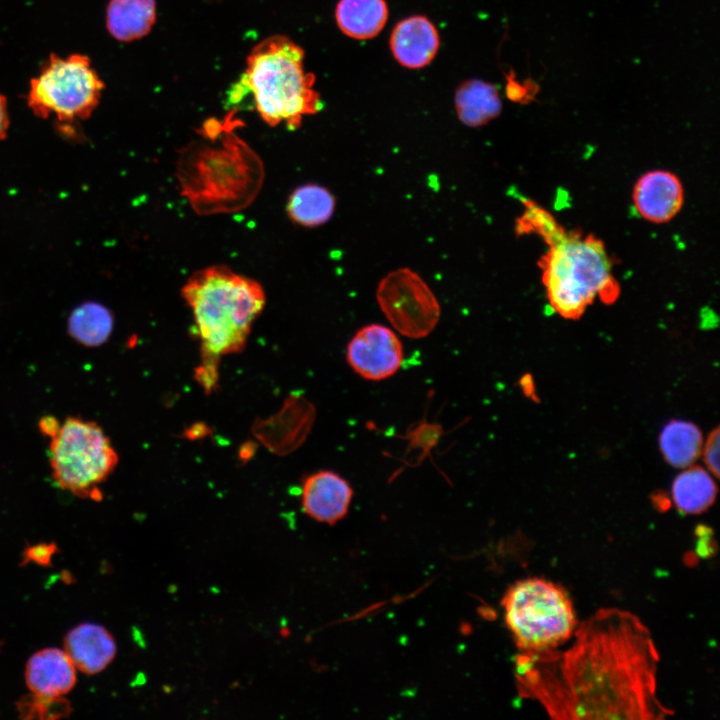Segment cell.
Segmentation results:
<instances>
[{
  "instance_id": "6da1fadb",
  "label": "cell",
  "mask_w": 720,
  "mask_h": 720,
  "mask_svg": "<svg viewBox=\"0 0 720 720\" xmlns=\"http://www.w3.org/2000/svg\"><path fill=\"white\" fill-rule=\"evenodd\" d=\"M573 635L564 651L520 652L515 677L522 697L559 720H662L673 714L657 695L659 654L636 615L600 609Z\"/></svg>"
},
{
  "instance_id": "7a4b0ae2",
  "label": "cell",
  "mask_w": 720,
  "mask_h": 720,
  "mask_svg": "<svg viewBox=\"0 0 720 720\" xmlns=\"http://www.w3.org/2000/svg\"><path fill=\"white\" fill-rule=\"evenodd\" d=\"M192 310L201 342L199 382L210 391L216 383L221 356L239 352L253 322L265 305V293L255 280L222 265L195 272L182 288Z\"/></svg>"
},
{
  "instance_id": "3957f363",
  "label": "cell",
  "mask_w": 720,
  "mask_h": 720,
  "mask_svg": "<svg viewBox=\"0 0 720 720\" xmlns=\"http://www.w3.org/2000/svg\"><path fill=\"white\" fill-rule=\"evenodd\" d=\"M538 235L549 246L539 267L552 309L565 319H579L596 297L612 304L620 287L604 243L592 234L566 231L554 217Z\"/></svg>"
},
{
  "instance_id": "277c9868",
  "label": "cell",
  "mask_w": 720,
  "mask_h": 720,
  "mask_svg": "<svg viewBox=\"0 0 720 720\" xmlns=\"http://www.w3.org/2000/svg\"><path fill=\"white\" fill-rule=\"evenodd\" d=\"M315 76L304 69V51L283 35L258 43L247 57V65L230 92L237 103L251 94L255 108L270 126L284 123L299 128L302 118L320 111V95L313 89Z\"/></svg>"
},
{
  "instance_id": "5b68a950",
  "label": "cell",
  "mask_w": 720,
  "mask_h": 720,
  "mask_svg": "<svg viewBox=\"0 0 720 720\" xmlns=\"http://www.w3.org/2000/svg\"><path fill=\"white\" fill-rule=\"evenodd\" d=\"M502 605L506 625L521 652L555 649L569 640L578 626L567 591L543 578L514 583Z\"/></svg>"
},
{
  "instance_id": "8992f818",
  "label": "cell",
  "mask_w": 720,
  "mask_h": 720,
  "mask_svg": "<svg viewBox=\"0 0 720 720\" xmlns=\"http://www.w3.org/2000/svg\"><path fill=\"white\" fill-rule=\"evenodd\" d=\"M49 464L54 482L81 498H102L98 488L116 468L119 457L109 437L94 421L68 416L50 438Z\"/></svg>"
},
{
  "instance_id": "52a82bcc",
  "label": "cell",
  "mask_w": 720,
  "mask_h": 720,
  "mask_svg": "<svg viewBox=\"0 0 720 720\" xmlns=\"http://www.w3.org/2000/svg\"><path fill=\"white\" fill-rule=\"evenodd\" d=\"M104 83L90 59L81 54L51 55L30 82L27 103L42 119L55 117L67 127L90 117L101 98Z\"/></svg>"
},
{
  "instance_id": "ba28073f",
  "label": "cell",
  "mask_w": 720,
  "mask_h": 720,
  "mask_svg": "<svg viewBox=\"0 0 720 720\" xmlns=\"http://www.w3.org/2000/svg\"><path fill=\"white\" fill-rule=\"evenodd\" d=\"M376 299L391 325L406 337H426L439 322L441 309L436 296L410 268L389 272L378 284Z\"/></svg>"
},
{
  "instance_id": "9c48e42d",
  "label": "cell",
  "mask_w": 720,
  "mask_h": 720,
  "mask_svg": "<svg viewBox=\"0 0 720 720\" xmlns=\"http://www.w3.org/2000/svg\"><path fill=\"white\" fill-rule=\"evenodd\" d=\"M403 355V346L397 335L380 324L360 328L346 349L350 367L370 381H381L393 376L402 364Z\"/></svg>"
},
{
  "instance_id": "30bf717a",
  "label": "cell",
  "mask_w": 720,
  "mask_h": 720,
  "mask_svg": "<svg viewBox=\"0 0 720 720\" xmlns=\"http://www.w3.org/2000/svg\"><path fill=\"white\" fill-rule=\"evenodd\" d=\"M632 199L635 210L643 219L651 223H666L681 210L684 189L674 173L652 170L639 177Z\"/></svg>"
},
{
  "instance_id": "8fae6325",
  "label": "cell",
  "mask_w": 720,
  "mask_h": 720,
  "mask_svg": "<svg viewBox=\"0 0 720 720\" xmlns=\"http://www.w3.org/2000/svg\"><path fill=\"white\" fill-rule=\"evenodd\" d=\"M353 497L349 482L330 470L307 476L303 482L301 504L312 519L335 524L348 513Z\"/></svg>"
},
{
  "instance_id": "7c38bea8",
  "label": "cell",
  "mask_w": 720,
  "mask_h": 720,
  "mask_svg": "<svg viewBox=\"0 0 720 720\" xmlns=\"http://www.w3.org/2000/svg\"><path fill=\"white\" fill-rule=\"evenodd\" d=\"M76 670L64 650L45 648L29 658L25 682L32 694L63 697L76 683Z\"/></svg>"
},
{
  "instance_id": "4fadbf2b",
  "label": "cell",
  "mask_w": 720,
  "mask_h": 720,
  "mask_svg": "<svg viewBox=\"0 0 720 720\" xmlns=\"http://www.w3.org/2000/svg\"><path fill=\"white\" fill-rule=\"evenodd\" d=\"M390 48L401 65L418 69L428 65L439 49V35L432 22L424 16H411L394 27Z\"/></svg>"
},
{
  "instance_id": "5bb4252c",
  "label": "cell",
  "mask_w": 720,
  "mask_h": 720,
  "mask_svg": "<svg viewBox=\"0 0 720 720\" xmlns=\"http://www.w3.org/2000/svg\"><path fill=\"white\" fill-rule=\"evenodd\" d=\"M64 651L77 670L93 675L103 671L113 661L117 646L106 628L84 623L66 634Z\"/></svg>"
},
{
  "instance_id": "9a60e30c",
  "label": "cell",
  "mask_w": 720,
  "mask_h": 720,
  "mask_svg": "<svg viewBox=\"0 0 720 720\" xmlns=\"http://www.w3.org/2000/svg\"><path fill=\"white\" fill-rule=\"evenodd\" d=\"M455 109L463 124L475 128L498 117L502 102L495 85L482 80H469L456 91Z\"/></svg>"
},
{
  "instance_id": "2e32d148",
  "label": "cell",
  "mask_w": 720,
  "mask_h": 720,
  "mask_svg": "<svg viewBox=\"0 0 720 720\" xmlns=\"http://www.w3.org/2000/svg\"><path fill=\"white\" fill-rule=\"evenodd\" d=\"M156 19L155 0H110L106 26L119 41H132L148 34Z\"/></svg>"
},
{
  "instance_id": "e0dca14e",
  "label": "cell",
  "mask_w": 720,
  "mask_h": 720,
  "mask_svg": "<svg viewBox=\"0 0 720 720\" xmlns=\"http://www.w3.org/2000/svg\"><path fill=\"white\" fill-rule=\"evenodd\" d=\"M388 18L385 0H340L336 7V21L347 36L365 40L375 37Z\"/></svg>"
},
{
  "instance_id": "ac0fdd59",
  "label": "cell",
  "mask_w": 720,
  "mask_h": 720,
  "mask_svg": "<svg viewBox=\"0 0 720 720\" xmlns=\"http://www.w3.org/2000/svg\"><path fill=\"white\" fill-rule=\"evenodd\" d=\"M658 443L668 464L685 468L691 466L701 455L703 437L694 423L672 419L662 428Z\"/></svg>"
},
{
  "instance_id": "d6986e66",
  "label": "cell",
  "mask_w": 720,
  "mask_h": 720,
  "mask_svg": "<svg viewBox=\"0 0 720 720\" xmlns=\"http://www.w3.org/2000/svg\"><path fill=\"white\" fill-rule=\"evenodd\" d=\"M717 485L701 466H689L672 483V500L682 514H699L715 501Z\"/></svg>"
},
{
  "instance_id": "ffe728a7",
  "label": "cell",
  "mask_w": 720,
  "mask_h": 720,
  "mask_svg": "<svg viewBox=\"0 0 720 720\" xmlns=\"http://www.w3.org/2000/svg\"><path fill=\"white\" fill-rule=\"evenodd\" d=\"M336 199L325 187L305 184L289 196L287 213L296 224L314 228L327 223L334 214Z\"/></svg>"
},
{
  "instance_id": "44dd1931",
  "label": "cell",
  "mask_w": 720,
  "mask_h": 720,
  "mask_svg": "<svg viewBox=\"0 0 720 720\" xmlns=\"http://www.w3.org/2000/svg\"><path fill=\"white\" fill-rule=\"evenodd\" d=\"M113 327L112 312L103 304L93 301L74 308L67 321L70 337L85 347H98L106 343Z\"/></svg>"
},
{
  "instance_id": "7402d4cb",
  "label": "cell",
  "mask_w": 720,
  "mask_h": 720,
  "mask_svg": "<svg viewBox=\"0 0 720 720\" xmlns=\"http://www.w3.org/2000/svg\"><path fill=\"white\" fill-rule=\"evenodd\" d=\"M17 709L25 719H55L66 717L71 712V705L64 697H43L31 693L18 702Z\"/></svg>"
},
{
  "instance_id": "603a6c76",
  "label": "cell",
  "mask_w": 720,
  "mask_h": 720,
  "mask_svg": "<svg viewBox=\"0 0 720 720\" xmlns=\"http://www.w3.org/2000/svg\"><path fill=\"white\" fill-rule=\"evenodd\" d=\"M442 435L441 426L438 424H432L423 419L415 425L413 430L407 431L404 438L410 440L408 450L420 449L421 460L426 454H429L430 450L436 446L439 438Z\"/></svg>"
},
{
  "instance_id": "cb8c5ba5",
  "label": "cell",
  "mask_w": 720,
  "mask_h": 720,
  "mask_svg": "<svg viewBox=\"0 0 720 720\" xmlns=\"http://www.w3.org/2000/svg\"><path fill=\"white\" fill-rule=\"evenodd\" d=\"M719 442H720V431L719 427H715L707 436L705 443L703 442L702 451L704 463L708 471L715 476L719 477Z\"/></svg>"
},
{
  "instance_id": "d4e9b609",
  "label": "cell",
  "mask_w": 720,
  "mask_h": 720,
  "mask_svg": "<svg viewBox=\"0 0 720 720\" xmlns=\"http://www.w3.org/2000/svg\"><path fill=\"white\" fill-rule=\"evenodd\" d=\"M538 90L537 84L532 81L526 84H520L513 79L507 86V95L512 101L528 103L534 98Z\"/></svg>"
},
{
  "instance_id": "484cf974",
  "label": "cell",
  "mask_w": 720,
  "mask_h": 720,
  "mask_svg": "<svg viewBox=\"0 0 720 720\" xmlns=\"http://www.w3.org/2000/svg\"><path fill=\"white\" fill-rule=\"evenodd\" d=\"M55 545L41 544L30 547L26 552V559L33 560L39 564H47L54 553Z\"/></svg>"
},
{
  "instance_id": "4316f807",
  "label": "cell",
  "mask_w": 720,
  "mask_h": 720,
  "mask_svg": "<svg viewBox=\"0 0 720 720\" xmlns=\"http://www.w3.org/2000/svg\"><path fill=\"white\" fill-rule=\"evenodd\" d=\"M61 423L52 415H45L38 421V428L42 435L52 438L59 430Z\"/></svg>"
},
{
  "instance_id": "83f0119b",
  "label": "cell",
  "mask_w": 720,
  "mask_h": 720,
  "mask_svg": "<svg viewBox=\"0 0 720 720\" xmlns=\"http://www.w3.org/2000/svg\"><path fill=\"white\" fill-rule=\"evenodd\" d=\"M8 128L9 115L7 109V101L5 97L0 93V140L6 137Z\"/></svg>"
},
{
  "instance_id": "f1b7e54d",
  "label": "cell",
  "mask_w": 720,
  "mask_h": 720,
  "mask_svg": "<svg viewBox=\"0 0 720 720\" xmlns=\"http://www.w3.org/2000/svg\"><path fill=\"white\" fill-rule=\"evenodd\" d=\"M520 384H521V387H522L524 393H525L528 397H530V398H532V399L535 400V399H536V396H535V386H534L532 377H531L530 375H525V376H523V377L521 378V380H520Z\"/></svg>"
}]
</instances>
